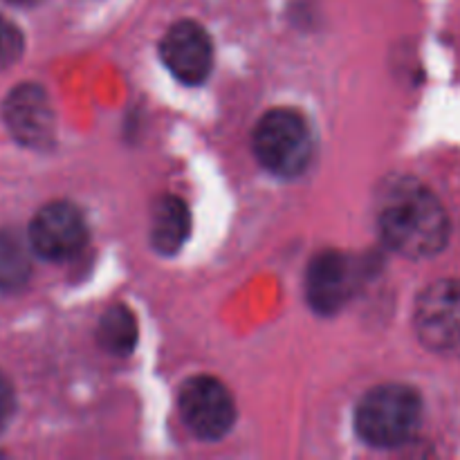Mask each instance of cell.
<instances>
[{
  "label": "cell",
  "mask_w": 460,
  "mask_h": 460,
  "mask_svg": "<svg viewBox=\"0 0 460 460\" xmlns=\"http://www.w3.org/2000/svg\"><path fill=\"white\" fill-rule=\"evenodd\" d=\"M3 119L18 144L48 151L57 135V119L48 93L36 84H21L4 97Z\"/></svg>",
  "instance_id": "7"
},
{
  "label": "cell",
  "mask_w": 460,
  "mask_h": 460,
  "mask_svg": "<svg viewBox=\"0 0 460 460\" xmlns=\"http://www.w3.org/2000/svg\"><path fill=\"white\" fill-rule=\"evenodd\" d=\"M13 409H16V398H13V389L9 385L7 377L0 371V434L7 429L9 420L13 416Z\"/></svg>",
  "instance_id": "14"
},
{
  "label": "cell",
  "mask_w": 460,
  "mask_h": 460,
  "mask_svg": "<svg viewBox=\"0 0 460 460\" xmlns=\"http://www.w3.org/2000/svg\"><path fill=\"white\" fill-rule=\"evenodd\" d=\"M358 288V268L353 259L337 250L314 256L305 272V299L314 313L331 317L340 313Z\"/></svg>",
  "instance_id": "8"
},
{
  "label": "cell",
  "mask_w": 460,
  "mask_h": 460,
  "mask_svg": "<svg viewBox=\"0 0 460 460\" xmlns=\"http://www.w3.org/2000/svg\"><path fill=\"white\" fill-rule=\"evenodd\" d=\"M191 234V214L182 198L164 196L153 209L151 241L160 254H178Z\"/></svg>",
  "instance_id": "10"
},
{
  "label": "cell",
  "mask_w": 460,
  "mask_h": 460,
  "mask_svg": "<svg viewBox=\"0 0 460 460\" xmlns=\"http://www.w3.org/2000/svg\"><path fill=\"white\" fill-rule=\"evenodd\" d=\"M180 413L189 429L205 440H218L236 422V404L220 380L191 377L180 389Z\"/></svg>",
  "instance_id": "5"
},
{
  "label": "cell",
  "mask_w": 460,
  "mask_h": 460,
  "mask_svg": "<svg viewBox=\"0 0 460 460\" xmlns=\"http://www.w3.org/2000/svg\"><path fill=\"white\" fill-rule=\"evenodd\" d=\"M160 57L175 79L198 85L209 76L214 45L205 27L193 21H180L162 39Z\"/></svg>",
  "instance_id": "9"
},
{
  "label": "cell",
  "mask_w": 460,
  "mask_h": 460,
  "mask_svg": "<svg viewBox=\"0 0 460 460\" xmlns=\"http://www.w3.org/2000/svg\"><path fill=\"white\" fill-rule=\"evenodd\" d=\"M97 340L106 353L124 358L133 353L137 344V322L126 305H112L103 313L97 328Z\"/></svg>",
  "instance_id": "12"
},
{
  "label": "cell",
  "mask_w": 460,
  "mask_h": 460,
  "mask_svg": "<svg viewBox=\"0 0 460 460\" xmlns=\"http://www.w3.org/2000/svg\"><path fill=\"white\" fill-rule=\"evenodd\" d=\"M422 422V398L404 385H385L368 391L355 411V429L371 447L394 449L407 445Z\"/></svg>",
  "instance_id": "2"
},
{
  "label": "cell",
  "mask_w": 460,
  "mask_h": 460,
  "mask_svg": "<svg viewBox=\"0 0 460 460\" xmlns=\"http://www.w3.org/2000/svg\"><path fill=\"white\" fill-rule=\"evenodd\" d=\"M416 332L422 344L443 358H460V281H436L418 296Z\"/></svg>",
  "instance_id": "4"
},
{
  "label": "cell",
  "mask_w": 460,
  "mask_h": 460,
  "mask_svg": "<svg viewBox=\"0 0 460 460\" xmlns=\"http://www.w3.org/2000/svg\"><path fill=\"white\" fill-rule=\"evenodd\" d=\"M22 48H25V40H22L21 30L12 21L0 16V70L12 67L21 58Z\"/></svg>",
  "instance_id": "13"
},
{
  "label": "cell",
  "mask_w": 460,
  "mask_h": 460,
  "mask_svg": "<svg viewBox=\"0 0 460 460\" xmlns=\"http://www.w3.org/2000/svg\"><path fill=\"white\" fill-rule=\"evenodd\" d=\"M30 238L13 229H0V292L12 295L22 290L31 277Z\"/></svg>",
  "instance_id": "11"
},
{
  "label": "cell",
  "mask_w": 460,
  "mask_h": 460,
  "mask_svg": "<svg viewBox=\"0 0 460 460\" xmlns=\"http://www.w3.org/2000/svg\"><path fill=\"white\" fill-rule=\"evenodd\" d=\"M7 3L21 4V7H30V4H36V3H39V0H7Z\"/></svg>",
  "instance_id": "15"
},
{
  "label": "cell",
  "mask_w": 460,
  "mask_h": 460,
  "mask_svg": "<svg viewBox=\"0 0 460 460\" xmlns=\"http://www.w3.org/2000/svg\"><path fill=\"white\" fill-rule=\"evenodd\" d=\"M252 146L256 160L270 173L279 178H296L313 160L314 139L301 112L292 108H274L256 124Z\"/></svg>",
  "instance_id": "3"
},
{
  "label": "cell",
  "mask_w": 460,
  "mask_h": 460,
  "mask_svg": "<svg viewBox=\"0 0 460 460\" xmlns=\"http://www.w3.org/2000/svg\"><path fill=\"white\" fill-rule=\"evenodd\" d=\"M27 238L34 254H39L40 259L63 263L75 259L84 250L88 241V227L75 205L49 202L34 216Z\"/></svg>",
  "instance_id": "6"
},
{
  "label": "cell",
  "mask_w": 460,
  "mask_h": 460,
  "mask_svg": "<svg viewBox=\"0 0 460 460\" xmlns=\"http://www.w3.org/2000/svg\"><path fill=\"white\" fill-rule=\"evenodd\" d=\"M386 245L407 259H431L449 241V218L438 198L411 178L395 180L377 214Z\"/></svg>",
  "instance_id": "1"
}]
</instances>
